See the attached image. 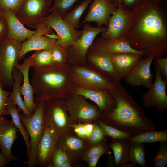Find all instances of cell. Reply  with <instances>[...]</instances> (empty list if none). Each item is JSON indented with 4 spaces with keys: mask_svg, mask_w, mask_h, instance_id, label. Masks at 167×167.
Segmentation results:
<instances>
[{
    "mask_svg": "<svg viewBox=\"0 0 167 167\" xmlns=\"http://www.w3.org/2000/svg\"><path fill=\"white\" fill-rule=\"evenodd\" d=\"M145 148L143 143H131L129 151L130 162L141 167H147V165L145 160Z\"/></svg>",
    "mask_w": 167,
    "mask_h": 167,
    "instance_id": "cell-32",
    "label": "cell"
},
{
    "mask_svg": "<svg viewBox=\"0 0 167 167\" xmlns=\"http://www.w3.org/2000/svg\"><path fill=\"white\" fill-rule=\"evenodd\" d=\"M78 0H54V4L49 9L48 15L54 10L63 18L74 3Z\"/></svg>",
    "mask_w": 167,
    "mask_h": 167,
    "instance_id": "cell-34",
    "label": "cell"
},
{
    "mask_svg": "<svg viewBox=\"0 0 167 167\" xmlns=\"http://www.w3.org/2000/svg\"><path fill=\"white\" fill-rule=\"evenodd\" d=\"M109 146L112 150L114 156L115 166L124 167L129 163V151L131 143L127 139H112Z\"/></svg>",
    "mask_w": 167,
    "mask_h": 167,
    "instance_id": "cell-27",
    "label": "cell"
},
{
    "mask_svg": "<svg viewBox=\"0 0 167 167\" xmlns=\"http://www.w3.org/2000/svg\"><path fill=\"white\" fill-rule=\"evenodd\" d=\"M57 39V36L56 35H44L36 32L21 43L20 60L30 51L51 49L56 44Z\"/></svg>",
    "mask_w": 167,
    "mask_h": 167,
    "instance_id": "cell-22",
    "label": "cell"
},
{
    "mask_svg": "<svg viewBox=\"0 0 167 167\" xmlns=\"http://www.w3.org/2000/svg\"><path fill=\"white\" fill-rule=\"evenodd\" d=\"M41 22L55 31L57 36L56 44L65 48L74 44L82 35V30H77L73 28L54 10Z\"/></svg>",
    "mask_w": 167,
    "mask_h": 167,
    "instance_id": "cell-11",
    "label": "cell"
},
{
    "mask_svg": "<svg viewBox=\"0 0 167 167\" xmlns=\"http://www.w3.org/2000/svg\"><path fill=\"white\" fill-rule=\"evenodd\" d=\"M133 19L131 10L118 5L109 18L106 29L101 33V37L110 39L124 37L130 29Z\"/></svg>",
    "mask_w": 167,
    "mask_h": 167,
    "instance_id": "cell-12",
    "label": "cell"
},
{
    "mask_svg": "<svg viewBox=\"0 0 167 167\" xmlns=\"http://www.w3.org/2000/svg\"><path fill=\"white\" fill-rule=\"evenodd\" d=\"M94 123H84L86 130L88 139L89 138L91 132L93 129Z\"/></svg>",
    "mask_w": 167,
    "mask_h": 167,
    "instance_id": "cell-48",
    "label": "cell"
},
{
    "mask_svg": "<svg viewBox=\"0 0 167 167\" xmlns=\"http://www.w3.org/2000/svg\"><path fill=\"white\" fill-rule=\"evenodd\" d=\"M154 63L158 69L161 76L167 79V58H156L154 59Z\"/></svg>",
    "mask_w": 167,
    "mask_h": 167,
    "instance_id": "cell-42",
    "label": "cell"
},
{
    "mask_svg": "<svg viewBox=\"0 0 167 167\" xmlns=\"http://www.w3.org/2000/svg\"><path fill=\"white\" fill-rule=\"evenodd\" d=\"M106 29L105 26L92 27L89 24H84L80 38L66 48L68 62L75 64L85 63L87 53L95 38Z\"/></svg>",
    "mask_w": 167,
    "mask_h": 167,
    "instance_id": "cell-7",
    "label": "cell"
},
{
    "mask_svg": "<svg viewBox=\"0 0 167 167\" xmlns=\"http://www.w3.org/2000/svg\"><path fill=\"white\" fill-rule=\"evenodd\" d=\"M72 166V164L68 159L64 162L61 167H71Z\"/></svg>",
    "mask_w": 167,
    "mask_h": 167,
    "instance_id": "cell-49",
    "label": "cell"
},
{
    "mask_svg": "<svg viewBox=\"0 0 167 167\" xmlns=\"http://www.w3.org/2000/svg\"><path fill=\"white\" fill-rule=\"evenodd\" d=\"M90 146L87 140L81 139L75 134H70L59 137L57 147L64 151L72 165L83 160L84 154Z\"/></svg>",
    "mask_w": 167,
    "mask_h": 167,
    "instance_id": "cell-16",
    "label": "cell"
},
{
    "mask_svg": "<svg viewBox=\"0 0 167 167\" xmlns=\"http://www.w3.org/2000/svg\"><path fill=\"white\" fill-rule=\"evenodd\" d=\"M21 43L6 37L0 40V82L3 87L13 83V71L20 60Z\"/></svg>",
    "mask_w": 167,
    "mask_h": 167,
    "instance_id": "cell-6",
    "label": "cell"
},
{
    "mask_svg": "<svg viewBox=\"0 0 167 167\" xmlns=\"http://www.w3.org/2000/svg\"><path fill=\"white\" fill-rule=\"evenodd\" d=\"M116 9L110 0H94L80 25L87 22H94L98 27H102L103 25L107 27L110 16Z\"/></svg>",
    "mask_w": 167,
    "mask_h": 167,
    "instance_id": "cell-18",
    "label": "cell"
},
{
    "mask_svg": "<svg viewBox=\"0 0 167 167\" xmlns=\"http://www.w3.org/2000/svg\"><path fill=\"white\" fill-rule=\"evenodd\" d=\"M5 105L9 114L12 118V121L14 124L22 135L25 142L27 148V155L29 157L30 151V139L28 132L24 127L21 123L19 113V111L16 107V105L10 102L7 100Z\"/></svg>",
    "mask_w": 167,
    "mask_h": 167,
    "instance_id": "cell-29",
    "label": "cell"
},
{
    "mask_svg": "<svg viewBox=\"0 0 167 167\" xmlns=\"http://www.w3.org/2000/svg\"><path fill=\"white\" fill-rule=\"evenodd\" d=\"M106 137L99 125L95 122L94 123L93 129L87 141L91 146L101 142L105 139Z\"/></svg>",
    "mask_w": 167,
    "mask_h": 167,
    "instance_id": "cell-38",
    "label": "cell"
},
{
    "mask_svg": "<svg viewBox=\"0 0 167 167\" xmlns=\"http://www.w3.org/2000/svg\"><path fill=\"white\" fill-rule=\"evenodd\" d=\"M155 79L148 90L142 95L143 105L147 108L154 107L161 115L167 108L166 92L167 79H163L157 68L155 66Z\"/></svg>",
    "mask_w": 167,
    "mask_h": 167,
    "instance_id": "cell-13",
    "label": "cell"
},
{
    "mask_svg": "<svg viewBox=\"0 0 167 167\" xmlns=\"http://www.w3.org/2000/svg\"><path fill=\"white\" fill-rule=\"evenodd\" d=\"M155 57L142 58L124 78L128 84L133 87L142 86L149 88L152 84L153 75L150 66Z\"/></svg>",
    "mask_w": 167,
    "mask_h": 167,
    "instance_id": "cell-19",
    "label": "cell"
},
{
    "mask_svg": "<svg viewBox=\"0 0 167 167\" xmlns=\"http://www.w3.org/2000/svg\"><path fill=\"white\" fill-rule=\"evenodd\" d=\"M103 155L100 154L97 155L93 156L89 158L86 162L89 167H95L97 163L101 157Z\"/></svg>",
    "mask_w": 167,
    "mask_h": 167,
    "instance_id": "cell-46",
    "label": "cell"
},
{
    "mask_svg": "<svg viewBox=\"0 0 167 167\" xmlns=\"http://www.w3.org/2000/svg\"><path fill=\"white\" fill-rule=\"evenodd\" d=\"M148 0H120L119 4L130 10L141 6Z\"/></svg>",
    "mask_w": 167,
    "mask_h": 167,
    "instance_id": "cell-43",
    "label": "cell"
},
{
    "mask_svg": "<svg viewBox=\"0 0 167 167\" xmlns=\"http://www.w3.org/2000/svg\"><path fill=\"white\" fill-rule=\"evenodd\" d=\"M0 148H1V146L0 145Z\"/></svg>",
    "mask_w": 167,
    "mask_h": 167,
    "instance_id": "cell-54",
    "label": "cell"
},
{
    "mask_svg": "<svg viewBox=\"0 0 167 167\" xmlns=\"http://www.w3.org/2000/svg\"><path fill=\"white\" fill-rule=\"evenodd\" d=\"M68 159V157L64 151L57 147L52 157L53 167H61L64 162Z\"/></svg>",
    "mask_w": 167,
    "mask_h": 167,
    "instance_id": "cell-39",
    "label": "cell"
},
{
    "mask_svg": "<svg viewBox=\"0 0 167 167\" xmlns=\"http://www.w3.org/2000/svg\"><path fill=\"white\" fill-rule=\"evenodd\" d=\"M0 82V116L9 115L5 105L11 93L5 90L3 88Z\"/></svg>",
    "mask_w": 167,
    "mask_h": 167,
    "instance_id": "cell-41",
    "label": "cell"
},
{
    "mask_svg": "<svg viewBox=\"0 0 167 167\" xmlns=\"http://www.w3.org/2000/svg\"><path fill=\"white\" fill-rule=\"evenodd\" d=\"M12 76L14 81L13 90L7 101L17 105L19 111L23 112L24 116L30 117L32 114L27 109L21 96L20 87L23 80L22 73L19 70L15 68L13 71Z\"/></svg>",
    "mask_w": 167,
    "mask_h": 167,
    "instance_id": "cell-26",
    "label": "cell"
},
{
    "mask_svg": "<svg viewBox=\"0 0 167 167\" xmlns=\"http://www.w3.org/2000/svg\"><path fill=\"white\" fill-rule=\"evenodd\" d=\"M18 130L12 121L4 116H0V145L2 152L11 161L18 159L11 153V149L17 138Z\"/></svg>",
    "mask_w": 167,
    "mask_h": 167,
    "instance_id": "cell-21",
    "label": "cell"
},
{
    "mask_svg": "<svg viewBox=\"0 0 167 167\" xmlns=\"http://www.w3.org/2000/svg\"><path fill=\"white\" fill-rule=\"evenodd\" d=\"M100 47L110 55L130 53L144 55L143 51L133 49L124 37L117 39H105L102 37L94 40Z\"/></svg>",
    "mask_w": 167,
    "mask_h": 167,
    "instance_id": "cell-25",
    "label": "cell"
},
{
    "mask_svg": "<svg viewBox=\"0 0 167 167\" xmlns=\"http://www.w3.org/2000/svg\"><path fill=\"white\" fill-rule=\"evenodd\" d=\"M65 99L56 98L49 99L45 101L44 106L46 125L59 136L64 135L75 134L71 126L77 122L68 114Z\"/></svg>",
    "mask_w": 167,
    "mask_h": 167,
    "instance_id": "cell-4",
    "label": "cell"
},
{
    "mask_svg": "<svg viewBox=\"0 0 167 167\" xmlns=\"http://www.w3.org/2000/svg\"><path fill=\"white\" fill-rule=\"evenodd\" d=\"M157 0H149L150 1H151V2H155Z\"/></svg>",
    "mask_w": 167,
    "mask_h": 167,
    "instance_id": "cell-52",
    "label": "cell"
},
{
    "mask_svg": "<svg viewBox=\"0 0 167 167\" xmlns=\"http://www.w3.org/2000/svg\"><path fill=\"white\" fill-rule=\"evenodd\" d=\"M53 0H23L15 14L23 24L35 28L48 15Z\"/></svg>",
    "mask_w": 167,
    "mask_h": 167,
    "instance_id": "cell-8",
    "label": "cell"
},
{
    "mask_svg": "<svg viewBox=\"0 0 167 167\" xmlns=\"http://www.w3.org/2000/svg\"><path fill=\"white\" fill-rule=\"evenodd\" d=\"M155 167H164L167 164V142L160 143L157 154L153 157Z\"/></svg>",
    "mask_w": 167,
    "mask_h": 167,
    "instance_id": "cell-37",
    "label": "cell"
},
{
    "mask_svg": "<svg viewBox=\"0 0 167 167\" xmlns=\"http://www.w3.org/2000/svg\"><path fill=\"white\" fill-rule=\"evenodd\" d=\"M114 6L117 7L119 4L120 0H110Z\"/></svg>",
    "mask_w": 167,
    "mask_h": 167,
    "instance_id": "cell-50",
    "label": "cell"
},
{
    "mask_svg": "<svg viewBox=\"0 0 167 167\" xmlns=\"http://www.w3.org/2000/svg\"><path fill=\"white\" fill-rule=\"evenodd\" d=\"M96 122L105 135L109 137L112 139H127L131 135L129 133L106 124L99 118Z\"/></svg>",
    "mask_w": 167,
    "mask_h": 167,
    "instance_id": "cell-33",
    "label": "cell"
},
{
    "mask_svg": "<svg viewBox=\"0 0 167 167\" xmlns=\"http://www.w3.org/2000/svg\"><path fill=\"white\" fill-rule=\"evenodd\" d=\"M131 11L133 23L124 37L133 49L144 52L143 58H163L167 53V11L163 0H148Z\"/></svg>",
    "mask_w": 167,
    "mask_h": 167,
    "instance_id": "cell-1",
    "label": "cell"
},
{
    "mask_svg": "<svg viewBox=\"0 0 167 167\" xmlns=\"http://www.w3.org/2000/svg\"><path fill=\"white\" fill-rule=\"evenodd\" d=\"M76 135L79 138L87 140V132L84 123L78 122L73 124L71 126Z\"/></svg>",
    "mask_w": 167,
    "mask_h": 167,
    "instance_id": "cell-44",
    "label": "cell"
},
{
    "mask_svg": "<svg viewBox=\"0 0 167 167\" xmlns=\"http://www.w3.org/2000/svg\"></svg>",
    "mask_w": 167,
    "mask_h": 167,
    "instance_id": "cell-55",
    "label": "cell"
},
{
    "mask_svg": "<svg viewBox=\"0 0 167 167\" xmlns=\"http://www.w3.org/2000/svg\"><path fill=\"white\" fill-rule=\"evenodd\" d=\"M70 96H81L89 99L97 105L101 114L110 112L115 106V102L113 96L108 90L90 89L71 86Z\"/></svg>",
    "mask_w": 167,
    "mask_h": 167,
    "instance_id": "cell-17",
    "label": "cell"
},
{
    "mask_svg": "<svg viewBox=\"0 0 167 167\" xmlns=\"http://www.w3.org/2000/svg\"><path fill=\"white\" fill-rule=\"evenodd\" d=\"M31 65L28 58L25 59L23 63L17 64L15 68L19 70L23 75V83L20 87L21 95L24 97V102L28 110L33 114L37 106L34 99V92L30 83L29 73Z\"/></svg>",
    "mask_w": 167,
    "mask_h": 167,
    "instance_id": "cell-23",
    "label": "cell"
},
{
    "mask_svg": "<svg viewBox=\"0 0 167 167\" xmlns=\"http://www.w3.org/2000/svg\"><path fill=\"white\" fill-rule=\"evenodd\" d=\"M0 16H2V12L0 10Z\"/></svg>",
    "mask_w": 167,
    "mask_h": 167,
    "instance_id": "cell-51",
    "label": "cell"
},
{
    "mask_svg": "<svg viewBox=\"0 0 167 167\" xmlns=\"http://www.w3.org/2000/svg\"><path fill=\"white\" fill-rule=\"evenodd\" d=\"M67 63L34 69L31 82L36 103L56 98H66L73 83Z\"/></svg>",
    "mask_w": 167,
    "mask_h": 167,
    "instance_id": "cell-3",
    "label": "cell"
},
{
    "mask_svg": "<svg viewBox=\"0 0 167 167\" xmlns=\"http://www.w3.org/2000/svg\"><path fill=\"white\" fill-rule=\"evenodd\" d=\"M45 101L37 103V106L32 115L29 117L19 115L21 122L29 133L30 139V154L28 160L24 163L28 167L36 165V152L37 145L46 126L44 114Z\"/></svg>",
    "mask_w": 167,
    "mask_h": 167,
    "instance_id": "cell-5",
    "label": "cell"
},
{
    "mask_svg": "<svg viewBox=\"0 0 167 167\" xmlns=\"http://www.w3.org/2000/svg\"><path fill=\"white\" fill-rule=\"evenodd\" d=\"M65 100L68 114L76 122L94 123L100 118L98 106L88 102L83 96H70Z\"/></svg>",
    "mask_w": 167,
    "mask_h": 167,
    "instance_id": "cell-9",
    "label": "cell"
},
{
    "mask_svg": "<svg viewBox=\"0 0 167 167\" xmlns=\"http://www.w3.org/2000/svg\"><path fill=\"white\" fill-rule=\"evenodd\" d=\"M7 28L6 20L2 16H0V39L7 36Z\"/></svg>",
    "mask_w": 167,
    "mask_h": 167,
    "instance_id": "cell-45",
    "label": "cell"
},
{
    "mask_svg": "<svg viewBox=\"0 0 167 167\" xmlns=\"http://www.w3.org/2000/svg\"><path fill=\"white\" fill-rule=\"evenodd\" d=\"M71 73L73 83L79 87L108 90L113 84L96 70L75 66L71 69Z\"/></svg>",
    "mask_w": 167,
    "mask_h": 167,
    "instance_id": "cell-10",
    "label": "cell"
},
{
    "mask_svg": "<svg viewBox=\"0 0 167 167\" xmlns=\"http://www.w3.org/2000/svg\"><path fill=\"white\" fill-rule=\"evenodd\" d=\"M50 49L36 51L28 58L30 63L31 67L35 69L55 65Z\"/></svg>",
    "mask_w": 167,
    "mask_h": 167,
    "instance_id": "cell-30",
    "label": "cell"
},
{
    "mask_svg": "<svg viewBox=\"0 0 167 167\" xmlns=\"http://www.w3.org/2000/svg\"><path fill=\"white\" fill-rule=\"evenodd\" d=\"M111 58L121 80L124 78L138 62L143 54L125 53L110 55Z\"/></svg>",
    "mask_w": 167,
    "mask_h": 167,
    "instance_id": "cell-24",
    "label": "cell"
},
{
    "mask_svg": "<svg viewBox=\"0 0 167 167\" xmlns=\"http://www.w3.org/2000/svg\"><path fill=\"white\" fill-rule=\"evenodd\" d=\"M108 151V147L106 139L97 144L90 147L84 154L83 160L86 161L90 157L96 155L106 153Z\"/></svg>",
    "mask_w": 167,
    "mask_h": 167,
    "instance_id": "cell-36",
    "label": "cell"
},
{
    "mask_svg": "<svg viewBox=\"0 0 167 167\" xmlns=\"http://www.w3.org/2000/svg\"><path fill=\"white\" fill-rule=\"evenodd\" d=\"M11 161L2 152L0 153V167H5Z\"/></svg>",
    "mask_w": 167,
    "mask_h": 167,
    "instance_id": "cell-47",
    "label": "cell"
},
{
    "mask_svg": "<svg viewBox=\"0 0 167 167\" xmlns=\"http://www.w3.org/2000/svg\"><path fill=\"white\" fill-rule=\"evenodd\" d=\"M164 0V1H165V2H166H166L167 1V0Z\"/></svg>",
    "mask_w": 167,
    "mask_h": 167,
    "instance_id": "cell-53",
    "label": "cell"
},
{
    "mask_svg": "<svg viewBox=\"0 0 167 167\" xmlns=\"http://www.w3.org/2000/svg\"><path fill=\"white\" fill-rule=\"evenodd\" d=\"M127 139L131 143L167 142V130L141 131L132 134Z\"/></svg>",
    "mask_w": 167,
    "mask_h": 167,
    "instance_id": "cell-28",
    "label": "cell"
},
{
    "mask_svg": "<svg viewBox=\"0 0 167 167\" xmlns=\"http://www.w3.org/2000/svg\"><path fill=\"white\" fill-rule=\"evenodd\" d=\"M50 50L54 65H62L68 62L66 48L56 44Z\"/></svg>",
    "mask_w": 167,
    "mask_h": 167,
    "instance_id": "cell-35",
    "label": "cell"
},
{
    "mask_svg": "<svg viewBox=\"0 0 167 167\" xmlns=\"http://www.w3.org/2000/svg\"><path fill=\"white\" fill-rule=\"evenodd\" d=\"M86 60L94 66L96 70L113 83L121 81L110 55L100 47L94 41L87 53Z\"/></svg>",
    "mask_w": 167,
    "mask_h": 167,
    "instance_id": "cell-14",
    "label": "cell"
},
{
    "mask_svg": "<svg viewBox=\"0 0 167 167\" xmlns=\"http://www.w3.org/2000/svg\"><path fill=\"white\" fill-rule=\"evenodd\" d=\"M23 0H0V10H10L15 13Z\"/></svg>",
    "mask_w": 167,
    "mask_h": 167,
    "instance_id": "cell-40",
    "label": "cell"
},
{
    "mask_svg": "<svg viewBox=\"0 0 167 167\" xmlns=\"http://www.w3.org/2000/svg\"><path fill=\"white\" fill-rule=\"evenodd\" d=\"M59 135L49 126L45 129L38 143L36 152V165L53 167L52 157L57 148Z\"/></svg>",
    "mask_w": 167,
    "mask_h": 167,
    "instance_id": "cell-15",
    "label": "cell"
},
{
    "mask_svg": "<svg viewBox=\"0 0 167 167\" xmlns=\"http://www.w3.org/2000/svg\"><path fill=\"white\" fill-rule=\"evenodd\" d=\"M92 0H85L76 6L72 10L68 12L63 19L73 28L77 29L80 26L81 17Z\"/></svg>",
    "mask_w": 167,
    "mask_h": 167,
    "instance_id": "cell-31",
    "label": "cell"
},
{
    "mask_svg": "<svg viewBox=\"0 0 167 167\" xmlns=\"http://www.w3.org/2000/svg\"><path fill=\"white\" fill-rule=\"evenodd\" d=\"M7 28V37L21 43L36 33L35 31L26 28L16 16L15 13L10 10L2 11Z\"/></svg>",
    "mask_w": 167,
    "mask_h": 167,
    "instance_id": "cell-20",
    "label": "cell"
},
{
    "mask_svg": "<svg viewBox=\"0 0 167 167\" xmlns=\"http://www.w3.org/2000/svg\"><path fill=\"white\" fill-rule=\"evenodd\" d=\"M108 91L115 102L109 112L101 114L100 119L105 123L131 134L156 130L154 121L147 116L143 108L120 83H113Z\"/></svg>",
    "mask_w": 167,
    "mask_h": 167,
    "instance_id": "cell-2",
    "label": "cell"
}]
</instances>
